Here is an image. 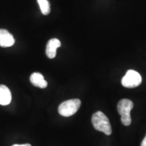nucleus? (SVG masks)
Masks as SVG:
<instances>
[{"label": "nucleus", "instance_id": "obj_2", "mask_svg": "<svg viewBox=\"0 0 146 146\" xmlns=\"http://www.w3.org/2000/svg\"><path fill=\"white\" fill-rule=\"evenodd\" d=\"M133 108V103L130 100L123 99L118 102L117 106L118 112L121 116V122L125 126H129L131 124L130 112Z\"/></svg>", "mask_w": 146, "mask_h": 146}, {"label": "nucleus", "instance_id": "obj_4", "mask_svg": "<svg viewBox=\"0 0 146 146\" xmlns=\"http://www.w3.org/2000/svg\"><path fill=\"white\" fill-rule=\"evenodd\" d=\"M142 82V78L138 72L133 70L127 71L122 79V85L126 88H135Z\"/></svg>", "mask_w": 146, "mask_h": 146}, {"label": "nucleus", "instance_id": "obj_6", "mask_svg": "<svg viewBox=\"0 0 146 146\" xmlns=\"http://www.w3.org/2000/svg\"><path fill=\"white\" fill-rule=\"evenodd\" d=\"M61 46V43L58 39L54 38V39H50L47 43L46 46V53L47 56L50 59H53L56 57V51L58 47Z\"/></svg>", "mask_w": 146, "mask_h": 146}, {"label": "nucleus", "instance_id": "obj_11", "mask_svg": "<svg viewBox=\"0 0 146 146\" xmlns=\"http://www.w3.org/2000/svg\"><path fill=\"white\" fill-rule=\"evenodd\" d=\"M141 146H146V135L145 137V138L143 139V140L141 142Z\"/></svg>", "mask_w": 146, "mask_h": 146}, {"label": "nucleus", "instance_id": "obj_5", "mask_svg": "<svg viewBox=\"0 0 146 146\" xmlns=\"http://www.w3.org/2000/svg\"><path fill=\"white\" fill-rule=\"evenodd\" d=\"M15 43L13 35L5 29H0V46L8 47L12 46Z\"/></svg>", "mask_w": 146, "mask_h": 146}, {"label": "nucleus", "instance_id": "obj_10", "mask_svg": "<svg viewBox=\"0 0 146 146\" xmlns=\"http://www.w3.org/2000/svg\"><path fill=\"white\" fill-rule=\"evenodd\" d=\"M12 146H31V144L26 143V144H21V145H19V144H14Z\"/></svg>", "mask_w": 146, "mask_h": 146}, {"label": "nucleus", "instance_id": "obj_1", "mask_svg": "<svg viewBox=\"0 0 146 146\" xmlns=\"http://www.w3.org/2000/svg\"><path fill=\"white\" fill-rule=\"evenodd\" d=\"M93 126L97 131H101L106 135L112 134V127L108 118L103 112L98 111L92 116Z\"/></svg>", "mask_w": 146, "mask_h": 146}, {"label": "nucleus", "instance_id": "obj_3", "mask_svg": "<svg viewBox=\"0 0 146 146\" xmlns=\"http://www.w3.org/2000/svg\"><path fill=\"white\" fill-rule=\"evenodd\" d=\"M81 102L78 99L69 100L62 102L58 107V112L62 116L68 117L77 112L81 106Z\"/></svg>", "mask_w": 146, "mask_h": 146}, {"label": "nucleus", "instance_id": "obj_8", "mask_svg": "<svg viewBox=\"0 0 146 146\" xmlns=\"http://www.w3.org/2000/svg\"><path fill=\"white\" fill-rule=\"evenodd\" d=\"M30 81L34 86L44 89L47 86V82L44 79V77L39 72H34L31 75Z\"/></svg>", "mask_w": 146, "mask_h": 146}, {"label": "nucleus", "instance_id": "obj_9", "mask_svg": "<svg viewBox=\"0 0 146 146\" xmlns=\"http://www.w3.org/2000/svg\"><path fill=\"white\" fill-rule=\"evenodd\" d=\"M41 13L43 15H47L50 12V4L47 0H37Z\"/></svg>", "mask_w": 146, "mask_h": 146}, {"label": "nucleus", "instance_id": "obj_7", "mask_svg": "<svg viewBox=\"0 0 146 146\" xmlns=\"http://www.w3.org/2000/svg\"><path fill=\"white\" fill-rule=\"evenodd\" d=\"M12 101V94L8 87L0 85V105L7 106Z\"/></svg>", "mask_w": 146, "mask_h": 146}]
</instances>
